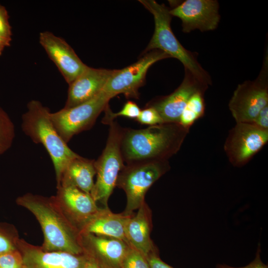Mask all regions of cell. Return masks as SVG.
Here are the masks:
<instances>
[{"instance_id":"cell-10","label":"cell","mask_w":268,"mask_h":268,"mask_svg":"<svg viewBox=\"0 0 268 268\" xmlns=\"http://www.w3.org/2000/svg\"><path fill=\"white\" fill-rule=\"evenodd\" d=\"M169 58L159 50L147 52L135 63L122 69H115L102 90L112 98L123 94L128 98L138 99V89L145 82L149 68L156 62Z\"/></svg>"},{"instance_id":"cell-1","label":"cell","mask_w":268,"mask_h":268,"mask_svg":"<svg viewBox=\"0 0 268 268\" xmlns=\"http://www.w3.org/2000/svg\"><path fill=\"white\" fill-rule=\"evenodd\" d=\"M190 131L179 123H164L143 129L123 128L121 150L127 164L168 160L180 150Z\"/></svg>"},{"instance_id":"cell-13","label":"cell","mask_w":268,"mask_h":268,"mask_svg":"<svg viewBox=\"0 0 268 268\" xmlns=\"http://www.w3.org/2000/svg\"><path fill=\"white\" fill-rule=\"evenodd\" d=\"M39 41L49 58L55 64L68 84L88 67L64 39L51 32L45 31L40 32Z\"/></svg>"},{"instance_id":"cell-21","label":"cell","mask_w":268,"mask_h":268,"mask_svg":"<svg viewBox=\"0 0 268 268\" xmlns=\"http://www.w3.org/2000/svg\"><path fill=\"white\" fill-rule=\"evenodd\" d=\"M204 92H199L192 96L180 117L179 123L190 129L194 123L203 117L205 112Z\"/></svg>"},{"instance_id":"cell-26","label":"cell","mask_w":268,"mask_h":268,"mask_svg":"<svg viewBox=\"0 0 268 268\" xmlns=\"http://www.w3.org/2000/svg\"><path fill=\"white\" fill-rule=\"evenodd\" d=\"M120 268H150L146 258L130 245Z\"/></svg>"},{"instance_id":"cell-18","label":"cell","mask_w":268,"mask_h":268,"mask_svg":"<svg viewBox=\"0 0 268 268\" xmlns=\"http://www.w3.org/2000/svg\"><path fill=\"white\" fill-rule=\"evenodd\" d=\"M151 212L145 201L127 221L125 233L128 244L145 258L158 250L150 237Z\"/></svg>"},{"instance_id":"cell-14","label":"cell","mask_w":268,"mask_h":268,"mask_svg":"<svg viewBox=\"0 0 268 268\" xmlns=\"http://www.w3.org/2000/svg\"><path fill=\"white\" fill-rule=\"evenodd\" d=\"M56 199L63 213L71 224L80 232L98 212L99 207L90 194L76 187H57Z\"/></svg>"},{"instance_id":"cell-24","label":"cell","mask_w":268,"mask_h":268,"mask_svg":"<svg viewBox=\"0 0 268 268\" xmlns=\"http://www.w3.org/2000/svg\"><path fill=\"white\" fill-rule=\"evenodd\" d=\"M140 110L136 104L131 101L126 103L122 110L118 113H113L111 110L108 105L104 110L105 115L102 120V123L109 125L114 121V119L118 116H124L131 119H136L139 114Z\"/></svg>"},{"instance_id":"cell-9","label":"cell","mask_w":268,"mask_h":268,"mask_svg":"<svg viewBox=\"0 0 268 268\" xmlns=\"http://www.w3.org/2000/svg\"><path fill=\"white\" fill-rule=\"evenodd\" d=\"M268 129L252 123H236L227 135L224 150L234 167L246 164L268 142Z\"/></svg>"},{"instance_id":"cell-29","label":"cell","mask_w":268,"mask_h":268,"mask_svg":"<svg viewBox=\"0 0 268 268\" xmlns=\"http://www.w3.org/2000/svg\"><path fill=\"white\" fill-rule=\"evenodd\" d=\"M261 244H258L255 259L248 265L242 267H233L226 264H218L216 268H268L261 258Z\"/></svg>"},{"instance_id":"cell-30","label":"cell","mask_w":268,"mask_h":268,"mask_svg":"<svg viewBox=\"0 0 268 268\" xmlns=\"http://www.w3.org/2000/svg\"><path fill=\"white\" fill-rule=\"evenodd\" d=\"M146 258L150 268H174L160 259L158 250L151 253Z\"/></svg>"},{"instance_id":"cell-20","label":"cell","mask_w":268,"mask_h":268,"mask_svg":"<svg viewBox=\"0 0 268 268\" xmlns=\"http://www.w3.org/2000/svg\"><path fill=\"white\" fill-rule=\"evenodd\" d=\"M94 161L80 155L72 159L64 169L57 187L73 186L90 195L96 173Z\"/></svg>"},{"instance_id":"cell-5","label":"cell","mask_w":268,"mask_h":268,"mask_svg":"<svg viewBox=\"0 0 268 268\" xmlns=\"http://www.w3.org/2000/svg\"><path fill=\"white\" fill-rule=\"evenodd\" d=\"M170 169L168 160L142 161L125 165L116 182V186L124 191L127 197L123 213L133 214L145 202L148 189Z\"/></svg>"},{"instance_id":"cell-31","label":"cell","mask_w":268,"mask_h":268,"mask_svg":"<svg viewBox=\"0 0 268 268\" xmlns=\"http://www.w3.org/2000/svg\"><path fill=\"white\" fill-rule=\"evenodd\" d=\"M252 123L261 128L268 129V105L260 112Z\"/></svg>"},{"instance_id":"cell-11","label":"cell","mask_w":268,"mask_h":268,"mask_svg":"<svg viewBox=\"0 0 268 268\" xmlns=\"http://www.w3.org/2000/svg\"><path fill=\"white\" fill-rule=\"evenodd\" d=\"M219 3L216 0H186L169 9L172 16L181 20L182 31L188 33L215 30L220 19Z\"/></svg>"},{"instance_id":"cell-28","label":"cell","mask_w":268,"mask_h":268,"mask_svg":"<svg viewBox=\"0 0 268 268\" xmlns=\"http://www.w3.org/2000/svg\"><path fill=\"white\" fill-rule=\"evenodd\" d=\"M136 120L141 124L149 126L164 123L157 110L153 107L148 106L140 110Z\"/></svg>"},{"instance_id":"cell-4","label":"cell","mask_w":268,"mask_h":268,"mask_svg":"<svg viewBox=\"0 0 268 268\" xmlns=\"http://www.w3.org/2000/svg\"><path fill=\"white\" fill-rule=\"evenodd\" d=\"M138 1L153 15L155 24L153 36L143 54L154 50H160L170 58L181 62L185 70L189 71L199 81L210 85V76L198 61V54L185 49L173 33L171 27L172 16L169 9L154 0Z\"/></svg>"},{"instance_id":"cell-3","label":"cell","mask_w":268,"mask_h":268,"mask_svg":"<svg viewBox=\"0 0 268 268\" xmlns=\"http://www.w3.org/2000/svg\"><path fill=\"white\" fill-rule=\"evenodd\" d=\"M50 109L39 101L31 100L21 117L24 134L37 144H41L53 162L57 184L67 164L79 155L72 151L60 136L50 118Z\"/></svg>"},{"instance_id":"cell-32","label":"cell","mask_w":268,"mask_h":268,"mask_svg":"<svg viewBox=\"0 0 268 268\" xmlns=\"http://www.w3.org/2000/svg\"><path fill=\"white\" fill-rule=\"evenodd\" d=\"M84 268H101L92 261L87 259Z\"/></svg>"},{"instance_id":"cell-7","label":"cell","mask_w":268,"mask_h":268,"mask_svg":"<svg viewBox=\"0 0 268 268\" xmlns=\"http://www.w3.org/2000/svg\"><path fill=\"white\" fill-rule=\"evenodd\" d=\"M268 105V49L263 66L254 80L238 85L229 103V108L236 123H252L260 112Z\"/></svg>"},{"instance_id":"cell-8","label":"cell","mask_w":268,"mask_h":268,"mask_svg":"<svg viewBox=\"0 0 268 268\" xmlns=\"http://www.w3.org/2000/svg\"><path fill=\"white\" fill-rule=\"evenodd\" d=\"M111 98L102 90L92 99L79 105L51 112V120L58 133L67 143L74 135L93 126Z\"/></svg>"},{"instance_id":"cell-22","label":"cell","mask_w":268,"mask_h":268,"mask_svg":"<svg viewBox=\"0 0 268 268\" xmlns=\"http://www.w3.org/2000/svg\"><path fill=\"white\" fill-rule=\"evenodd\" d=\"M15 136V129L11 119L0 107V155L12 146Z\"/></svg>"},{"instance_id":"cell-15","label":"cell","mask_w":268,"mask_h":268,"mask_svg":"<svg viewBox=\"0 0 268 268\" xmlns=\"http://www.w3.org/2000/svg\"><path fill=\"white\" fill-rule=\"evenodd\" d=\"M17 249L22 254L25 268H84L87 258L60 251H47L19 238Z\"/></svg>"},{"instance_id":"cell-19","label":"cell","mask_w":268,"mask_h":268,"mask_svg":"<svg viewBox=\"0 0 268 268\" xmlns=\"http://www.w3.org/2000/svg\"><path fill=\"white\" fill-rule=\"evenodd\" d=\"M129 216L123 212L113 213L108 207H100L80 233L113 237L127 242L125 229Z\"/></svg>"},{"instance_id":"cell-23","label":"cell","mask_w":268,"mask_h":268,"mask_svg":"<svg viewBox=\"0 0 268 268\" xmlns=\"http://www.w3.org/2000/svg\"><path fill=\"white\" fill-rule=\"evenodd\" d=\"M19 239L13 225L0 223V254L17 249Z\"/></svg>"},{"instance_id":"cell-27","label":"cell","mask_w":268,"mask_h":268,"mask_svg":"<svg viewBox=\"0 0 268 268\" xmlns=\"http://www.w3.org/2000/svg\"><path fill=\"white\" fill-rule=\"evenodd\" d=\"M23 266L22 256L18 249L0 254V268H22Z\"/></svg>"},{"instance_id":"cell-12","label":"cell","mask_w":268,"mask_h":268,"mask_svg":"<svg viewBox=\"0 0 268 268\" xmlns=\"http://www.w3.org/2000/svg\"><path fill=\"white\" fill-rule=\"evenodd\" d=\"M79 242L82 253L101 268H120L130 245L113 237L80 233Z\"/></svg>"},{"instance_id":"cell-6","label":"cell","mask_w":268,"mask_h":268,"mask_svg":"<svg viewBox=\"0 0 268 268\" xmlns=\"http://www.w3.org/2000/svg\"><path fill=\"white\" fill-rule=\"evenodd\" d=\"M109 125L106 146L94 161L96 180L90 192L93 200L100 202L104 207H108V201L116 186L119 173L125 165L121 150L123 128L116 121Z\"/></svg>"},{"instance_id":"cell-17","label":"cell","mask_w":268,"mask_h":268,"mask_svg":"<svg viewBox=\"0 0 268 268\" xmlns=\"http://www.w3.org/2000/svg\"><path fill=\"white\" fill-rule=\"evenodd\" d=\"M115 69L95 68L89 67L69 84L64 108L73 107L99 93Z\"/></svg>"},{"instance_id":"cell-16","label":"cell","mask_w":268,"mask_h":268,"mask_svg":"<svg viewBox=\"0 0 268 268\" xmlns=\"http://www.w3.org/2000/svg\"><path fill=\"white\" fill-rule=\"evenodd\" d=\"M208 87L185 70L181 84L173 93L151 102L147 106L155 109L164 123H179L180 116L192 96L199 92L204 93Z\"/></svg>"},{"instance_id":"cell-33","label":"cell","mask_w":268,"mask_h":268,"mask_svg":"<svg viewBox=\"0 0 268 268\" xmlns=\"http://www.w3.org/2000/svg\"><path fill=\"white\" fill-rule=\"evenodd\" d=\"M22 268H25L23 266Z\"/></svg>"},{"instance_id":"cell-25","label":"cell","mask_w":268,"mask_h":268,"mask_svg":"<svg viewBox=\"0 0 268 268\" xmlns=\"http://www.w3.org/2000/svg\"><path fill=\"white\" fill-rule=\"evenodd\" d=\"M11 28L5 7L0 4V56L5 48L10 45Z\"/></svg>"},{"instance_id":"cell-2","label":"cell","mask_w":268,"mask_h":268,"mask_svg":"<svg viewBox=\"0 0 268 268\" xmlns=\"http://www.w3.org/2000/svg\"><path fill=\"white\" fill-rule=\"evenodd\" d=\"M16 202L30 211L39 223L44 235L41 246L44 250L83 254L79 232L65 216L55 196L26 193L17 198Z\"/></svg>"}]
</instances>
